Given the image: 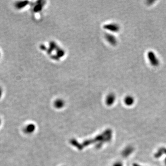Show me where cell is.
<instances>
[{
    "instance_id": "obj_8",
    "label": "cell",
    "mask_w": 166,
    "mask_h": 166,
    "mask_svg": "<svg viewBox=\"0 0 166 166\" xmlns=\"http://www.w3.org/2000/svg\"><path fill=\"white\" fill-rule=\"evenodd\" d=\"M54 104H55V106L56 107L60 108H62V106H63L64 103L62 100H57V101L55 102Z\"/></svg>"
},
{
    "instance_id": "obj_7",
    "label": "cell",
    "mask_w": 166,
    "mask_h": 166,
    "mask_svg": "<svg viewBox=\"0 0 166 166\" xmlns=\"http://www.w3.org/2000/svg\"><path fill=\"white\" fill-rule=\"evenodd\" d=\"M106 39L107 40L110 42L112 45H115L117 43V40L116 39L115 37L113 35H110V34H107L106 35Z\"/></svg>"
},
{
    "instance_id": "obj_4",
    "label": "cell",
    "mask_w": 166,
    "mask_h": 166,
    "mask_svg": "<svg viewBox=\"0 0 166 166\" xmlns=\"http://www.w3.org/2000/svg\"><path fill=\"white\" fill-rule=\"evenodd\" d=\"M116 100V96L113 94H110L107 96L106 99V103L108 106L113 104Z\"/></svg>"
},
{
    "instance_id": "obj_10",
    "label": "cell",
    "mask_w": 166,
    "mask_h": 166,
    "mask_svg": "<svg viewBox=\"0 0 166 166\" xmlns=\"http://www.w3.org/2000/svg\"><path fill=\"white\" fill-rule=\"evenodd\" d=\"M2 94H3V92H2V90L1 89V88H0V98H1V97Z\"/></svg>"
},
{
    "instance_id": "obj_2",
    "label": "cell",
    "mask_w": 166,
    "mask_h": 166,
    "mask_svg": "<svg viewBox=\"0 0 166 166\" xmlns=\"http://www.w3.org/2000/svg\"><path fill=\"white\" fill-rule=\"evenodd\" d=\"M105 28L108 30L113 31V32H117L120 30L119 26L116 24L107 25L105 26Z\"/></svg>"
},
{
    "instance_id": "obj_6",
    "label": "cell",
    "mask_w": 166,
    "mask_h": 166,
    "mask_svg": "<svg viewBox=\"0 0 166 166\" xmlns=\"http://www.w3.org/2000/svg\"><path fill=\"white\" fill-rule=\"evenodd\" d=\"M35 129V127L34 125L29 124L27 126H25L24 128V131L26 133L30 134L32 132H34Z\"/></svg>"
},
{
    "instance_id": "obj_5",
    "label": "cell",
    "mask_w": 166,
    "mask_h": 166,
    "mask_svg": "<svg viewBox=\"0 0 166 166\" xmlns=\"http://www.w3.org/2000/svg\"><path fill=\"white\" fill-rule=\"evenodd\" d=\"M133 151V148L131 146L126 147L122 152V155L125 157L130 155Z\"/></svg>"
},
{
    "instance_id": "obj_9",
    "label": "cell",
    "mask_w": 166,
    "mask_h": 166,
    "mask_svg": "<svg viewBox=\"0 0 166 166\" xmlns=\"http://www.w3.org/2000/svg\"><path fill=\"white\" fill-rule=\"evenodd\" d=\"M114 166H123L122 164L121 163H117Z\"/></svg>"
},
{
    "instance_id": "obj_11",
    "label": "cell",
    "mask_w": 166,
    "mask_h": 166,
    "mask_svg": "<svg viewBox=\"0 0 166 166\" xmlns=\"http://www.w3.org/2000/svg\"><path fill=\"white\" fill-rule=\"evenodd\" d=\"M1 124H2V120H1V119L0 118V126L1 125Z\"/></svg>"
},
{
    "instance_id": "obj_1",
    "label": "cell",
    "mask_w": 166,
    "mask_h": 166,
    "mask_svg": "<svg viewBox=\"0 0 166 166\" xmlns=\"http://www.w3.org/2000/svg\"><path fill=\"white\" fill-rule=\"evenodd\" d=\"M147 55L149 62L153 66H157L159 65V60L153 51H149Z\"/></svg>"
},
{
    "instance_id": "obj_3",
    "label": "cell",
    "mask_w": 166,
    "mask_h": 166,
    "mask_svg": "<svg viewBox=\"0 0 166 166\" xmlns=\"http://www.w3.org/2000/svg\"><path fill=\"white\" fill-rule=\"evenodd\" d=\"M134 98L131 96H127L124 99V103L126 106H131L134 103Z\"/></svg>"
}]
</instances>
